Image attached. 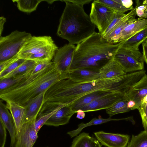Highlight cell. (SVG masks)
Wrapping results in <instances>:
<instances>
[{"label":"cell","instance_id":"cell-2","mask_svg":"<svg viewBox=\"0 0 147 147\" xmlns=\"http://www.w3.org/2000/svg\"><path fill=\"white\" fill-rule=\"evenodd\" d=\"M66 79L52 61L41 71L31 73L12 86L0 91L3 100L24 107L30 100L57 82Z\"/></svg>","mask_w":147,"mask_h":147},{"label":"cell","instance_id":"cell-44","mask_svg":"<svg viewBox=\"0 0 147 147\" xmlns=\"http://www.w3.org/2000/svg\"><path fill=\"white\" fill-rule=\"evenodd\" d=\"M85 112L81 110H79L77 112L76 118L79 119H82L84 118L85 114Z\"/></svg>","mask_w":147,"mask_h":147},{"label":"cell","instance_id":"cell-39","mask_svg":"<svg viewBox=\"0 0 147 147\" xmlns=\"http://www.w3.org/2000/svg\"><path fill=\"white\" fill-rule=\"evenodd\" d=\"M6 128L0 121V147H4L6 141Z\"/></svg>","mask_w":147,"mask_h":147},{"label":"cell","instance_id":"cell-34","mask_svg":"<svg viewBox=\"0 0 147 147\" xmlns=\"http://www.w3.org/2000/svg\"><path fill=\"white\" fill-rule=\"evenodd\" d=\"M125 15L124 13L117 12L105 32L101 35L102 37L106 36L112 32L119 25Z\"/></svg>","mask_w":147,"mask_h":147},{"label":"cell","instance_id":"cell-40","mask_svg":"<svg viewBox=\"0 0 147 147\" xmlns=\"http://www.w3.org/2000/svg\"><path fill=\"white\" fill-rule=\"evenodd\" d=\"M51 62H36L32 70L31 74H34L41 71L46 67Z\"/></svg>","mask_w":147,"mask_h":147},{"label":"cell","instance_id":"cell-31","mask_svg":"<svg viewBox=\"0 0 147 147\" xmlns=\"http://www.w3.org/2000/svg\"><path fill=\"white\" fill-rule=\"evenodd\" d=\"M112 9L118 12L124 13L133 9L127 8L122 4L121 0H97Z\"/></svg>","mask_w":147,"mask_h":147},{"label":"cell","instance_id":"cell-24","mask_svg":"<svg viewBox=\"0 0 147 147\" xmlns=\"http://www.w3.org/2000/svg\"><path fill=\"white\" fill-rule=\"evenodd\" d=\"M147 39V26L123 42L122 46L127 49L138 50L139 47Z\"/></svg>","mask_w":147,"mask_h":147},{"label":"cell","instance_id":"cell-35","mask_svg":"<svg viewBox=\"0 0 147 147\" xmlns=\"http://www.w3.org/2000/svg\"><path fill=\"white\" fill-rule=\"evenodd\" d=\"M26 60V59H24L19 58L3 71L0 73V79H2L4 77L14 70L22 64Z\"/></svg>","mask_w":147,"mask_h":147},{"label":"cell","instance_id":"cell-21","mask_svg":"<svg viewBox=\"0 0 147 147\" xmlns=\"http://www.w3.org/2000/svg\"><path fill=\"white\" fill-rule=\"evenodd\" d=\"M99 71L101 78H112L126 74L113 59L101 67Z\"/></svg>","mask_w":147,"mask_h":147},{"label":"cell","instance_id":"cell-46","mask_svg":"<svg viewBox=\"0 0 147 147\" xmlns=\"http://www.w3.org/2000/svg\"><path fill=\"white\" fill-rule=\"evenodd\" d=\"M147 103V95L142 100L141 104Z\"/></svg>","mask_w":147,"mask_h":147},{"label":"cell","instance_id":"cell-5","mask_svg":"<svg viewBox=\"0 0 147 147\" xmlns=\"http://www.w3.org/2000/svg\"><path fill=\"white\" fill-rule=\"evenodd\" d=\"M25 31L16 30L9 35L0 37V62L17 55L25 43L32 37Z\"/></svg>","mask_w":147,"mask_h":147},{"label":"cell","instance_id":"cell-38","mask_svg":"<svg viewBox=\"0 0 147 147\" xmlns=\"http://www.w3.org/2000/svg\"><path fill=\"white\" fill-rule=\"evenodd\" d=\"M19 58L18 55L7 60L0 62V73Z\"/></svg>","mask_w":147,"mask_h":147},{"label":"cell","instance_id":"cell-7","mask_svg":"<svg viewBox=\"0 0 147 147\" xmlns=\"http://www.w3.org/2000/svg\"><path fill=\"white\" fill-rule=\"evenodd\" d=\"M117 12L104 4L94 0L91 4L89 16L92 22L102 34Z\"/></svg>","mask_w":147,"mask_h":147},{"label":"cell","instance_id":"cell-1","mask_svg":"<svg viewBox=\"0 0 147 147\" xmlns=\"http://www.w3.org/2000/svg\"><path fill=\"white\" fill-rule=\"evenodd\" d=\"M134 83V77L130 73L85 82H75L69 79L62 80L47 90L45 101L71 105L83 96L98 91L111 92L125 96Z\"/></svg>","mask_w":147,"mask_h":147},{"label":"cell","instance_id":"cell-25","mask_svg":"<svg viewBox=\"0 0 147 147\" xmlns=\"http://www.w3.org/2000/svg\"><path fill=\"white\" fill-rule=\"evenodd\" d=\"M121 119H113L111 118L103 119L101 118H94L89 122L85 123H82L78 125V128L75 130L68 131L67 134L72 138L76 136L79 134L82 130L85 127L92 125L100 124L112 121H118Z\"/></svg>","mask_w":147,"mask_h":147},{"label":"cell","instance_id":"cell-36","mask_svg":"<svg viewBox=\"0 0 147 147\" xmlns=\"http://www.w3.org/2000/svg\"><path fill=\"white\" fill-rule=\"evenodd\" d=\"M141 118L144 130L147 131V106L146 104H141L137 109Z\"/></svg>","mask_w":147,"mask_h":147},{"label":"cell","instance_id":"cell-10","mask_svg":"<svg viewBox=\"0 0 147 147\" xmlns=\"http://www.w3.org/2000/svg\"><path fill=\"white\" fill-rule=\"evenodd\" d=\"M35 121L23 124L16 131L14 147H33L38 136L34 126Z\"/></svg>","mask_w":147,"mask_h":147},{"label":"cell","instance_id":"cell-8","mask_svg":"<svg viewBox=\"0 0 147 147\" xmlns=\"http://www.w3.org/2000/svg\"><path fill=\"white\" fill-rule=\"evenodd\" d=\"M58 49L51 36H32L25 43L17 55L19 58L25 59L32 54Z\"/></svg>","mask_w":147,"mask_h":147},{"label":"cell","instance_id":"cell-3","mask_svg":"<svg viewBox=\"0 0 147 147\" xmlns=\"http://www.w3.org/2000/svg\"><path fill=\"white\" fill-rule=\"evenodd\" d=\"M92 0H65V7L60 18L57 34L69 43L78 44L94 32L95 26L85 12L84 5Z\"/></svg>","mask_w":147,"mask_h":147},{"label":"cell","instance_id":"cell-11","mask_svg":"<svg viewBox=\"0 0 147 147\" xmlns=\"http://www.w3.org/2000/svg\"><path fill=\"white\" fill-rule=\"evenodd\" d=\"M94 134L101 145L106 147H126L129 139L128 135L108 133L103 131Z\"/></svg>","mask_w":147,"mask_h":147},{"label":"cell","instance_id":"cell-33","mask_svg":"<svg viewBox=\"0 0 147 147\" xmlns=\"http://www.w3.org/2000/svg\"><path fill=\"white\" fill-rule=\"evenodd\" d=\"M61 105L57 104L56 107L52 112L46 114L38 115L34 123L35 128L37 133L42 126L59 108Z\"/></svg>","mask_w":147,"mask_h":147},{"label":"cell","instance_id":"cell-17","mask_svg":"<svg viewBox=\"0 0 147 147\" xmlns=\"http://www.w3.org/2000/svg\"><path fill=\"white\" fill-rule=\"evenodd\" d=\"M147 26V19L139 18L127 26L117 37L114 44L124 42Z\"/></svg>","mask_w":147,"mask_h":147},{"label":"cell","instance_id":"cell-18","mask_svg":"<svg viewBox=\"0 0 147 147\" xmlns=\"http://www.w3.org/2000/svg\"><path fill=\"white\" fill-rule=\"evenodd\" d=\"M0 101V121L8 131L11 139L10 147H14L16 142V130L12 115L6 105Z\"/></svg>","mask_w":147,"mask_h":147},{"label":"cell","instance_id":"cell-23","mask_svg":"<svg viewBox=\"0 0 147 147\" xmlns=\"http://www.w3.org/2000/svg\"><path fill=\"white\" fill-rule=\"evenodd\" d=\"M102 146L96 138L83 132L74 139L70 147H102Z\"/></svg>","mask_w":147,"mask_h":147},{"label":"cell","instance_id":"cell-16","mask_svg":"<svg viewBox=\"0 0 147 147\" xmlns=\"http://www.w3.org/2000/svg\"><path fill=\"white\" fill-rule=\"evenodd\" d=\"M76 113L71 105H61L57 111L45 123V125L57 127L67 124L72 116Z\"/></svg>","mask_w":147,"mask_h":147},{"label":"cell","instance_id":"cell-4","mask_svg":"<svg viewBox=\"0 0 147 147\" xmlns=\"http://www.w3.org/2000/svg\"><path fill=\"white\" fill-rule=\"evenodd\" d=\"M123 42L109 43L101 34L94 32L77 45L69 71L88 67L100 69L113 59Z\"/></svg>","mask_w":147,"mask_h":147},{"label":"cell","instance_id":"cell-37","mask_svg":"<svg viewBox=\"0 0 147 147\" xmlns=\"http://www.w3.org/2000/svg\"><path fill=\"white\" fill-rule=\"evenodd\" d=\"M147 0L136 1V15L139 18H142L146 9Z\"/></svg>","mask_w":147,"mask_h":147},{"label":"cell","instance_id":"cell-12","mask_svg":"<svg viewBox=\"0 0 147 147\" xmlns=\"http://www.w3.org/2000/svg\"><path fill=\"white\" fill-rule=\"evenodd\" d=\"M147 95V75L144 76L133 85L125 94V97L128 101H134L135 105L131 110L137 109L141 105L142 99Z\"/></svg>","mask_w":147,"mask_h":147},{"label":"cell","instance_id":"cell-45","mask_svg":"<svg viewBox=\"0 0 147 147\" xmlns=\"http://www.w3.org/2000/svg\"><path fill=\"white\" fill-rule=\"evenodd\" d=\"M135 105V103L134 101L131 100H129L127 102V107L131 109L134 107Z\"/></svg>","mask_w":147,"mask_h":147},{"label":"cell","instance_id":"cell-49","mask_svg":"<svg viewBox=\"0 0 147 147\" xmlns=\"http://www.w3.org/2000/svg\"><path fill=\"white\" fill-rule=\"evenodd\" d=\"M145 42L147 44V39L145 41Z\"/></svg>","mask_w":147,"mask_h":147},{"label":"cell","instance_id":"cell-28","mask_svg":"<svg viewBox=\"0 0 147 147\" xmlns=\"http://www.w3.org/2000/svg\"><path fill=\"white\" fill-rule=\"evenodd\" d=\"M36 63L32 60H26L21 65L2 79L15 77L30 71L33 69Z\"/></svg>","mask_w":147,"mask_h":147},{"label":"cell","instance_id":"cell-32","mask_svg":"<svg viewBox=\"0 0 147 147\" xmlns=\"http://www.w3.org/2000/svg\"><path fill=\"white\" fill-rule=\"evenodd\" d=\"M32 70L15 77L7 78L0 79V91L12 86L20 81L30 74Z\"/></svg>","mask_w":147,"mask_h":147},{"label":"cell","instance_id":"cell-19","mask_svg":"<svg viewBox=\"0 0 147 147\" xmlns=\"http://www.w3.org/2000/svg\"><path fill=\"white\" fill-rule=\"evenodd\" d=\"M136 8L135 7L126 14L122 19L119 25L112 32L103 38L107 42L114 44L116 39L124 29L137 20V18H136Z\"/></svg>","mask_w":147,"mask_h":147},{"label":"cell","instance_id":"cell-41","mask_svg":"<svg viewBox=\"0 0 147 147\" xmlns=\"http://www.w3.org/2000/svg\"><path fill=\"white\" fill-rule=\"evenodd\" d=\"M143 59L147 65V44L145 42L142 44Z\"/></svg>","mask_w":147,"mask_h":147},{"label":"cell","instance_id":"cell-26","mask_svg":"<svg viewBox=\"0 0 147 147\" xmlns=\"http://www.w3.org/2000/svg\"><path fill=\"white\" fill-rule=\"evenodd\" d=\"M128 100L126 98L120 100L106 109V113L110 118L116 114L126 113L131 109L127 107Z\"/></svg>","mask_w":147,"mask_h":147},{"label":"cell","instance_id":"cell-20","mask_svg":"<svg viewBox=\"0 0 147 147\" xmlns=\"http://www.w3.org/2000/svg\"><path fill=\"white\" fill-rule=\"evenodd\" d=\"M113 93H115L109 91H98L88 94L78 99L72 104L71 105L72 109L76 113L78 110L95 100Z\"/></svg>","mask_w":147,"mask_h":147},{"label":"cell","instance_id":"cell-14","mask_svg":"<svg viewBox=\"0 0 147 147\" xmlns=\"http://www.w3.org/2000/svg\"><path fill=\"white\" fill-rule=\"evenodd\" d=\"M125 98L124 96L113 93L95 100L80 110L87 112L106 109L117 102Z\"/></svg>","mask_w":147,"mask_h":147},{"label":"cell","instance_id":"cell-29","mask_svg":"<svg viewBox=\"0 0 147 147\" xmlns=\"http://www.w3.org/2000/svg\"><path fill=\"white\" fill-rule=\"evenodd\" d=\"M57 50H50L32 54L26 57L25 59L32 60L36 62H51Z\"/></svg>","mask_w":147,"mask_h":147},{"label":"cell","instance_id":"cell-47","mask_svg":"<svg viewBox=\"0 0 147 147\" xmlns=\"http://www.w3.org/2000/svg\"><path fill=\"white\" fill-rule=\"evenodd\" d=\"M142 18L147 19V1L146 4V9Z\"/></svg>","mask_w":147,"mask_h":147},{"label":"cell","instance_id":"cell-9","mask_svg":"<svg viewBox=\"0 0 147 147\" xmlns=\"http://www.w3.org/2000/svg\"><path fill=\"white\" fill-rule=\"evenodd\" d=\"M74 45L69 43L59 48L52 62L58 69L65 76L69 71L76 49Z\"/></svg>","mask_w":147,"mask_h":147},{"label":"cell","instance_id":"cell-43","mask_svg":"<svg viewBox=\"0 0 147 147\" xmlns=\"http://www.w3.org/2000/svg\"><path fill=\"white\" fill-rule=\"evenodd\" d=\"M6 20L5 18L2 16L0 18V36H1V35L3 32L4 25L5 23L6 22Z\"/></svg>","mask_w":147,"mask_h":147},{"label":"cell","instance_id":"cell-6","mask_svg":"<svg viewBox=\"0 0 147 147\" xmlns=\"http://www.w3.org/2000/svg\"><path fill=\"white\" fill-rule=\"evenodd\" d=\"M113 59L122 67L125 73L144 70L142 53L139 50H133L122 46L120 47Z\"/></svg>","mask_w":147,"mask_h":147},{"label":"cell","instance_id":"cell-22","mask_svg":"<svg viewBox=\"0 0 147 147\" xmlns=\"http://www.w3.org/2000/svg\"><path fill=\"white\" fill-rule=\"evenodd\" d=\"M6 103L7 107L12 115L17 131L22 126L25 112V107L12 102L7 101Z\"/></svg>","mask_w":147,"mask_h":147},{"label":"cell","instance_id":"cell-27","mask_svg":"<svg viewBox=\"0 0 147 147\" xmlns=\"http://www.w3.org/2000/svg\"><path fill=\"white\" fill-rule=\"evenodd\" d=\"M12 1L16 2L17 7L20 11L30 13L36 10L38 4L44 0H14Z\"/></svg>","mask_w":147,"mask_h":147},{"label":"cell","instance_id":"cell-30","mask_svg":"<svg viewBox=\"0 0 147 147\" xmlns=\"http://www.w3.org/2000/svg\"><path fill=\"white\" fill-rule=\"evenodd\" d=\"M127 147H147V131L144 130L137 135H132Z\"/></svg>","mask_w":147,"mask_h":147},{"label":"cell","instance_id":"cell-48","mask_svg":"<svg viewBox=\"0 0 147 147\" xmlns=\"http://www.w3.org/2000/svg\"><path fill=\"white\" fill-rule=\"evenodd\" d=\"M55 0H44V1H46L48 3L50 4H51L53 3V2L54 1H55Z\"/></svg>","mask_w":147,"mask_h":147},{"label":"cell","instance_id":"cell-15","mask_svg":"<svg viewBox=\"0 0 147 147\" xmlns=\"http://www.w3.org/2000/svg\"><path fill=\"white\" fill-rule=\"evenodd\" d=\"M46 91L40 94L24 107L25 111L22 125L25 123L35 121L45 102V95Z\"/></svg>","mask_w":147,"mask_h":147},{"label":"cell","instance_id":"cell-42","mask_svg":"<svg viewBox=\"0 0 147 147\" xmlns=\"http://www.w3.org/2000/svg\"><path fill=\"white\" fill-rule=\"evenodd\" d=\"M121 2L123 6L127 8L133 9L134 7L133 6V2L131 0H121Z\"/></svg>","mask_w":147,"mask_h":147},{"label":"cell","instance_id":"cell-13","mask_svg":"<svg viewBox=\"0 0 147 147\" xmlns=\"http://www.w3.org/2000/svg\"><path fill=\"white\" fill-rule=\"evenodd\" d=\"M66 78L75 82H85L98 79L101 76L99 69L88 67L70 70L66 74Z\"/></svg>","mask_w":147,"mask_h":147}]
</instances>
